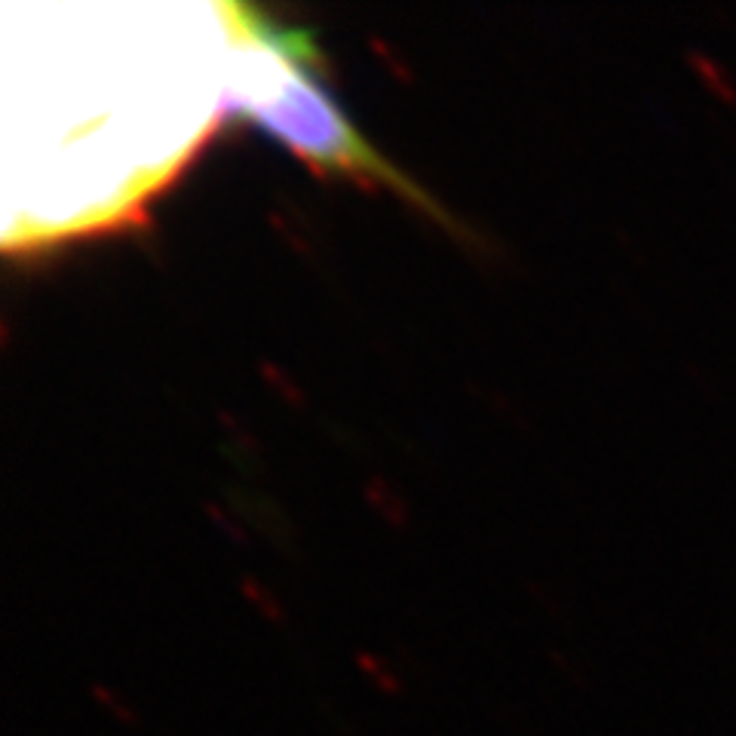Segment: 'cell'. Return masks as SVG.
I'll return each mask as SVG.
<instances>
[{"instance_id":"cell-1","label":"cell","mask_w":736,"mask_h":736,"mask_svg":"<svg viewBox=\"0 0 736 736\" xmlns=\"http://www.w3.org/2000/svg\"><path fill=\"white\" fill-rule=\"evenodd\" d=\"M224 10L246 50L249 71L227 96L230 108L249 114L313 169L341 172L359 178L362 184H396L405 197L421 200L430 212H436V206L427 203L411 181L396 175V169H390L362 142L335 105L322 96L310 74H304V62H313L316 53L310 43L301 40V34L276 31L252 10L234 4H224Z\"/></svg>"}]
</instances>
